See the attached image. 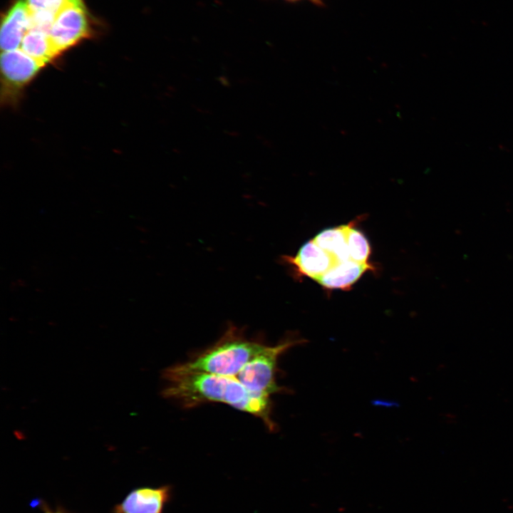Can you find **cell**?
Instances as JSON below:
<instances>
[{
	"mask_svg": "<svg viewBox=\"0 0 513 513\" xmlns=\"http://www.w3.org/2000/svg\"><path fill=\"white\" fill-rule=\"evenodd\" d=\"M88 30V19L82 1L71 0L57 14L48 36L58 54L85 37Z\"/></svg>",
	"mask_w": 513,
	"mask_h": 513,
	"instance_id": "obj_5",
	"label": "cell"
},
{
	"mask_svg": "<svg viewBox=\"0 0 513 513\" xmlns=\"http://www.w3.org/2000/svg\"><path fill=\"white\" fill-rule=\"evenodd\" d=\"M282 261L291 269L295 277H309L316 281L336 263V260L313 239L305 242L295 256H283Z\"/></svg>",
	"mask_w": 513,
	"mask_h": 513,
	"instance_id": "obj_6",
	"label": "cell"
},
{
	"mask_svg": "<svg viewBox=\"0 0 513 513\" xmlns=\"http://www.w3.org/2000/svg\"><path fill=\"white\" fill-rule=\"evenodd\" d=\"M44 66L21 48L3 51L1 56V103L15 105L25 87Z\"/></svg>",
	"mask_w": 513,
	"mask_h": 513,
	"instance_id": "obj_4",
	"label": "cell"
},
{
	"mask_svg": "<svg viewBox=\"0 0 513 513\" xmlns=\"http://www.w3.org/2000/svg\"><path fill=\"white\" fill-rule=\"evenodd\" d=\"M371 264H361L352 259L336 263L316 281L327 290H348L368 271L374 270Z\"/></svg>",
	"mask_w": 513,
	"mask_h": 513,
	"instance_id": "obj_9",
	"label": "cell"
},
{
	"mask_svg": "<svg viewBox=\"0 0 513 513\" xmlns=\"http://www.w3.org/2000/svg\"><path fill=\"white\" fill-rule=\"evenodd\" d=\"M170 385L162 392L172 398L190 407L204 402H220L260 418L269 429H275L271 418L269 399L251 393L236 377L206 373H164Z\"/></svg>",
	"mask_w": 513,
	"mask_h": 513,
	"instance_id": "obj_1",
	"label": "cell"
},
{
	"mask_svg": "<svg viewBox=\"0 0 513 513\" xmlns=\"http://www.w3.org/2000/svg\"><path fill=\"white\" fill-rule=\"evenodd\" d=\"M306 342V339L290 336L275 346H265L245 365L236 378L253 394L269 399L271 394L283 389L276 381L279 356L290 348Z\"/></svg>",
	"mask_w": 513,
	"mask_h": 513,
	"instance_id": "obj_3",
	"label": "cell"
},
{
	"mask_svg": "<svg viewBox=\"0 0 513 513\" xmlns=\"http://www.w3.org/2000/svg\"><path fill=\"white\" fill-rule=\"evenodd\" d=\"M289 1H297V0H289ZM314 3H319L320 0H311Z\"/></svg>",
	"mask_w": 513,
	"mask_h": 513,
	"instance_id": "obj_15",
	"label": "cell"
},
{
	"mask_svg": "<svg viewBox=\"0 0 513 513\" xmlns=\"http://www.w3.org/2000/svg\"><path fill=\"white\" fill-rule=\"evenodd\" d=\"M172 491L170 484L135 488L114 507L113 513H163Z\"/></svg>",
	"mask_w": 513,
	"mask_h": 513,
	"instance_id": "obj_7",
	"label": "cell"
},
{
	"mask_svg": "<svg viewBox=\"0 0 513 513\" xmlns=\"http://www.w3.org/2000/svg\"><path fill=\"white\" fill-rule=\"evenodd\" d=\"M348 224L328 227L319 232L313 240L336 262L350 259L346 240Z\"/></svg>",
	"mask_w": 513,
	"mask_h": 513,
	"instance_id": "obj_10",
	"label": "cell"
},
{
	"mask_svg": "<svg viewBox=\"0 0 513 513\" xmlns=\"http://www.w3.org/2000/svg\"><path fill=\"white\" fill-rule=\"evenodd\" d=\"M265 346L247 340L239 330L230 326L213 346L192 360L167 368L165 373H206L236 377Z\"/></svg>",
	"mask_w": 513,
	"mask_h": 513,
	"instance_id": "obj_2",
	"label": "cell"
},
{
	"mask_svg": "<svg viewBox=\"0 0 513 513\" xmlns=\"http://www.w3.org/2000/svg\"></svg>",
	"mask_w": 513,
	"mask_h": 513,
	"instance_id": "obj_16",
	"label": "cell"
},
{
	"mask_svg": "<svg viewBox=\"0 0 513 513\" xmlns=\"http://www.w3.org/2000/svg\"><path fill=\"white\" fill-rule=\"evenodd\" d=\"M30 28V11L25 1H19L9 11L1 25L0 43L2 51L19 48Z\"/></svg>",
	"mask_w": 513,
	"mask_h": 513,
	"instance_id": "obj_8",
	"label": "cell"
},
{
	"mask_svg": "<svg viewBox=\"0 0 513 513\" xmlns=\"http://www.w3.org/2000/svg\"><path fill=\"white\" fill-rule=\"evenodd\" d=\"M19 48L44 66L58 55L48 35L36 29H29L26 32Z\"/></svg>",
	"mask_w": 513,
	"mask_h": 513,
	"instance_id": "obj_11",
	"label": "cell"
},
{
	"mask_svg": "<svg viewBox=\"0 0 513 513\" xmlns=\"http://www.w3.org/2000/svg\"><path fill=\"white\" fill-rule=\"evenodd\" d=\"M41 507L43 509V513H66L61 509H56V510L51 509L44 502L43 503Z\"/></svg>",
	"mask_w": 513,
	"mask_h": 513,
	"instance_id": "obj_14",
	"label": "cell"
},
{
	"mask_svg": "<svg viewBox=\"0 0 513 513\" xmlns=\"http://www.w3.org/2000/svg\"><path fill=\"white\" fill-rule=\"evenodd\" d=\"M356 222L348 223L346 240L350 259L361 263H369L371 249L368 239L363 232L356 227Z\"/></svg>",
	"mask_w": 513,
	"mask_h": 513,
	"instance_id": "obj_12",
	"label": "cell"
},
{
	"mask_svg": "<svg viewBox=\"0 0 513 513\" xmlns=\"http://www.w3.org/2000/svg\"><path fill=\"white\" fill-rule=\"evenodd\" d=\"M71 0H26L29 11H58Z\"/></svg>",
	"mask_w": 513,
	"mask_h": 513,
	"instance_id": "obj_13",
	"label": "cell"
}]
</instances>
